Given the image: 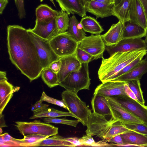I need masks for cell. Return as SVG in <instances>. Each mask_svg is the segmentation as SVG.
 <instances>
[{"label":"cell","instance_id":"cell-43","mask_svg":"<svg viewBox=\"0 0 147 147\" xmlns=\"http://www.w3.org/2000/svg\"><path fill=\"white\" fill-rule=\"evenodd\" d=\"M104 140L106 142H108L116 144H113L114 146H122L124 145L123 139L121 135H117L110 139Z\"/></svg>","mask_w":147,"mask_h":147},{"label":"cell","instance_id":"cell-5","mask_svg":"<svg viewBox=\"0 0 147 147\" xmlns=\"http://www.w3.org/2000/svg\"><path fill=\"white\" fill-rule=\"evenodd\" d=\"M49 42L59 58L75 55L79 43L67 31L58 34L49 40Z\"/></svg>","mask_w":147,"mask_h":147},{"label":"cell","instance_id":"cell-26","mask_svg":"<svg viewBox=\"0 0 147 147\" xmlns=\"http://www.w3.org/2000/svg\"><path fill=\"white\" fill-rule=\"evenodd\" d=\"M40 146L74 147L73 144L66 140L65 138L57 134L32 144L29 147Z\"/></svg>","mask_w":147,"mask_h":147},{"label":"cell","instance_id":"cell-58","mask_svg":"<svg viewBox=\"0 0 147 147\" xmlns=\"http://www.w3.org/2000/svg\"><path fill=\"white\" fill-rule=\"evenodd\" d=\"M36 109V107L34 105L32 106L31 109V110L32 111L34 112V110Z\"/></svg>","mask_w":147,"mask_h":147},{"label":"cell","instance_id":"cell-1","mask_svg":"<svg viewBox=\"0 0 147 147\" xmlns=\"http://www.w3.org/2000/svg\"><path fill=\"white\" fill-rule=\"evenodd\" d=\"M7 32V47L11 61L30 82L37 79L43 68L27 29L18 25H9Z\"/></svg>","mask_w":147,"mask_h":147},{"label":"cell","instance_id":"cell-47","mask_svg":"<svg viewBox=\"0 0 147 147\" xmlns=\"http://www.w3.org/2000/svg\"><path fill=\"white\" fill-rule=\"evenodd\" d=\"M125 91L126 95L129 97L137 101V98L135 95L127 84L126 82L125 85Z\"/></svg>","mask_w":147,"mask_h":147},{"label":"cell","instance_id":"cell-13","mask_svg":"<svg viewBox=\"0 0 147 147\" xmlns=\"http://www.w3.org/2000/svg\"><path fill=\"white\" fill-rule=\"evenodd\" d=\"M55 18L35 21L34 27L30 28L33 33L43 38L50 40L59 34Z\"/></svg>","mask_w":147,"mask_h":147},{"label":"cell","instance_id":"cell-37","mask_svg":"<svg viewBox=\"0 0 147 147\" xmlns=\"http://www.w3.org/2000/svg\"><path fill=\"white\" fill-rule=\"evenodd\" d=\"M122 123L124 127L131 131L147 136V125L143 123Z\"/></svg>","mask_w":147,"mask_h":147},{"label":"cell","instance_id":"cell-14","mask_svg":"<svg viewBox=\"0 0 147 147\" xmlns=\"http://www.w3.org/2000/svg\"><path fill=\"white\" fill-rule=\"evenodd\" d=\"M106 49L111 55L116 52H126L138 49H146L144 40L142 38L122 40L115 45L107 47Z\"/></svg>","mask_w":147,"mask_h":147},{"label":"cell","instance_id":"cell-21","mask_svg":"<svg viewBox=\"0 0 147 147\" xmlns=\"http://www.w3.org/2000/svg\"><path fill=\"white\" fill-rule=\"evenodd\" d=\"M19 89V87H14L7 80L0 82V114H2L13 93L18 91Z\"/></svg>","mask_w":147,"mask_h":147},{"label":"cell","instance_id":"cell-27","mask_svg":"<svg viewBox=\"0 0 147 147\" xmlns=\"http://www.w3.org/2000/svg\"><path fill=\"white\" fill-rule=\"evenodd\" d=\"M33 116L30 118L33 119L41 118H54L61 117H75L70 112L59 111L53 108L46 107L38 111L33 112Z\"/></svg>","mask_w":147,"mask_h":147},{"label":"cell","instance_id":"cell-20","mask_svg":"<svg viewBox=\"0 0 147 147\" xmlns=\"http://www.w3.org/2000/svg\"><path fill=\"white\" fill-rule=\"evenodd\" d=\"M61 10L67 12L69 15L75 13L83 17L87 12L84 6L79 0H56Z\"/></svg>","mask_w":147,"mask_h":147},{"label":"cell","instance_id":"cell-52","mask_svg":"<svg viewBox=\"0 0 147 147\" xmlns=\"http://www.w3.org/2000/svg\"><path fill=\"white\" fill-rule=\"evenodd\" d=\"M144 7L147 18V0H139Z\"/></svg>","mask_w":147,"mask_h":147},{"label":"cell","instance_id":"cell-34","mask_svg":"<svg viewBox=\"0 0 147 147\" xmlns=\"http://www.w3.org/2000/svg\"><path fill=\"white\" fill-rule=\"evenodd\" d=\"M127 84L135 95L137 101L143 105H145L142 91L140 80H133L126 82Z\"/></svg>","mask_w":147,"mask_h":147},{"label":"cell","instance_id":"cell-6","mask_svg":"<svg viewBox=\"0 0 147 147\" xmlns=\"http://www.w3.org/2000/svg\"><path fill=\"white\" fill-rule=\"evenodd\" d=\"M15 125L24 136L30 135H39L51 136L58 134V128L40 120L32 122L16 121Z\"/></svg>","mask_w":147,"mask_h":147},{"label":"cell","instance_id":"cell-15","mask_svg":"<svg viewBox=\"0 0 147 147\" xmlns=\"http://www.w3.org/2000/svg\"><path fill=\"white\" fill-rule=\"evenodd\" d=\"M129 22L136 24L147 30V18L139 0H132L129 10Z\"/></svg>","mask_w":147,"mask_h":147},{"label":"cell","instance_id":"cell-2","mask_svg":"<svg viewBox=\"0 0 147 147\" xmlns=\"http://www.w3.org/2000/svg\"><path fill=\"white\" fill-rule=\"evenodd\" d=\"M146 53V49H140L126 52H116L108 58L102 57L98 73L100 80L102 82L109 81L125 66Z\"/></svg>","mask_w":147,"mask_h":147},{"label":"cell","instance_id":"cell-45","mask_svg":"<svg viewBox=\"0 0 147 147\" xmlns=\"http://www.w3.org/2000/svg\"><path fill=\"white\" fill-rule=\"evenodd\" d=\"M0 137H1L3 140L5 142H15L18 144L17 142V139L12 137L8 133H5L3 134H1ZM18 145L19 146V145Z\"/></svg>","mask_w":147,"mask_h":147},{"label":"cell","instance_id":"cell-32","mask_svg":"<svg viewBox=\"0 0 147 147\" xmlns=\"http://www.w3.org/2000/svg\"><path fill=\"white\" fill-rule=\"evenodd\" d=\"M41 75L43 81L49 88L59 85L57 74L48 67L43 69Z\"/></svg>","mask_w":147,"mask_h":147},{"label":"cell","instance_id":"cell-18","mask_svg":"<svg viewBox=\"0 0 147 147\" xmlns=\"http://www.w3.org/2000/svg\"><path fill=\"white\" fill-rule=\"evenodd\" d=\"M124 25L119 20L117 23L113 24L105 33L101 35L106 46L115 45L122 40Z\"/></svg>","mask_w":147,"mask_h":147},{"label":"cell","instance_id":"cell-53","mask_svg":"<svg viewBox=\"0 0 147 147\" xmlns=\"http://www.w3.org/2000/svg\"><path fill=\"white\" fill-rule=\"evenodd\" d=\"M49 105H48L43 104L42 103L40 105L37 107L36 109L33 112L38 111L46 107H49Z\"/></svg>","mask_w":147,"mask_h":147},{"label":"cell","instance_id":"cell-46","mask_svg":"<svg viewBox=\"0 0 147 147\" xmlns=\"http://www.w3.org/2000/svg\"><path fill=\"white\" fill-rule=\"evenodd\" d=\"M67 141L73 144L74 147L76 146H82V144L80 141V138L76 137H70L65 138Z\"/></svg>","mask_w":147,"mask_h":147},{"label":"cell","instance_id":"cell-60","mask_svg":"<svg viewBox=\"0 0 147 147\" xmlns=\"http://www.w3.org/2000/svg\"><path fill=\"white\" fill-rule=\"evenodd\" d=\"M2 132H3L2 129L1 128H0V134H1V133H2Z\"/></svg>","mask_w":147,"mask_h":147},{"label":"cell","instance_id":"cell-23","mask_svg":"<svg viewBox=\"0 0 147 147\" xmlns=\"http://www.w3.org/2000/svg\"><path fill=\"white\" fill-rule=\"evenodd\" d=\"M132 0H121L112 9V16L116 17L123 23L129 22V10Z\"/></svg>","mask_w":147,"mask_h":147},{"label":"cell","instance_id":"cell-36","mask_svg":"<svg viewBox=\"0 0 147 147\" xmlns=\"http://www.w3.org/2000/svg\"><path fill=\"white\" fill-rule=\"evenodd\" d=\"M145 55V54H143L140 56L126 65L120 71L113 76L109 81L113 80L129 72L137 65L142 59L143 57Z\"/></svg>","mask_w":147,"mask_h":147},{"label":"cell","instance_id":"cell-10","mask_svg":"<svg viewBox=\"0 0 147 147\" xmlns=\"http://www.w3.org/2000/svg\"><path fill=\"white\" fill-rule=\"evenodd\" d=\"M101 35L92 34L85 36L79 42L78 47L91 55L93 60L103 57L106 49Z\"/></svg>","mask_w":147,"mask_h":147},{"label":"cell","instance_id":"cell-50","mask_svg":"<svg viewBox=\"0 0 147 147\" xmlns=\"http://www.w3.org/2000/svg\"><path fill=\"white\" fill-rule=\"evenodd\" d=\"M6 77V73L5 71H0V82L7 80Z\"/></svg>","mask_w":147,"mask_h":147},{"label":"cell","instance_id":"cell-8","mask_svg":"<svg viewBox=\"0 0 147 147\" xmlns=\"http://www.w3.org/2000/svg\"><path fill=\"white\" fill-rule=\"evenodd\" d=\"M110 97L128 112L147 125L146 106L141 105L127 95H118Z\"/></svg>","mask_w":147,"mask_h":147},{"label":"cell","instance_id":"cell-51","mask_svg":"<svg viewBox=\"0 0 147 147\" xmlns=\"http://www.w3.org/2000/svg\"><path fill=\"white\" fill-rule=\"evenodd\" d=\"M0 127L2 128L3 127H6L7 126L5 125L4 119V115L2 114H0Z\"/></svg>","mask_w":147,"mask_h":147},{"label":"cell","instance_id":"cell-31","mask_svg":"<svg viewBox=\"0 0 147 147\" xmlns=\"http://www.w3.org/2000/svg\"><path fill=\"white\" fill-rule=\"evenodd\" d=\"M110 121V127L104 140L110 139L131 131L124 127L122 123L119 120L114 119L112 117Z\"/></svg>","mask_w":147,"mask_h":147},{"label":"cell","instance_id":"cell-44","mask_svg":"<svg viewBox=\"0 0 147 147\" xmlns=\"http://www.w3.org/2000/svg\"><path fill=\"white\" fill-rule=\"evenodd\" d=\"M61 65V61L60 59L52 62L48 67L54 73L57 74L60 71Z\"/></svg>","mask_w":147,"mask_h":147},{"label":"cell","instance_id":"cell-61","mask_svg":"<svg viewBox=\"0 0 147 147\" xmlns=\"http://www.w3.org/2000/svg\"><path fill=\"white\" fill-rule=\"evenodd\" d=\"M146 107H147V106H146Z\"/></svg>","mask_w":147,"mask_h":147},{"label":"cell","instance_id":"cell-42","mask_svg":"<svg viewBox=\"0 0 147 147\" xmlns=\"http://www.w3.org/2000/svg\"><path fill=\"white\" fill-rule=\"evenodd\" d=\"M80 140L82 144V146H93L95 143L92 136L90 135L86 134L80 138Z\"/></svg>","mask_w":147,"mask_h":147},{"label":"cell","instance_id":"cell-12","mask_svg":"<svg viewBox=\"0 0 147 147\" xmlns=\"http://www.w3.org/2000/svg\"><path fill=\"white\" fill-rule=\"evenodd\" d=\"M110 109L112 117L123 123H142L138 118L123 109L111 97H105Z\"/></svg>","mask_w":147,"mask_h":147},{"label":"cell","instance_id":"cell-35","mask_svg":"<svg viewBox=\"0 0 147 147\" xmlns=\"http://www.w3.org/2000/svg\"><path fill=\"white\" fill-rule=\"evenodd\" d=\"M24 137L22 139H17V142L20 147H29L32 144L49 137L39 135H30Z\"/></svg>","mask_w":147,"mask_h":147},{"label":"cell","instance_id":"cell-11","mask_svg":"<svg viewBox=\"0 0 147 147\" xmlns=\"http://www.w3.org/2000/svg\"><path fill=\"white\" fill-rule=\"evenodd\" d=\"M126 82L111 80L103 82L98 85L94 91V95L105 97L118 95H127L125 91Z\"/></svg>","mask_w":147,"mask_h":147},{"label":"cell","instance_id":"cell-4","mask_svg":"<svg viewBox=\"0 0 147 147\" xmlns=\"http://www.w3.org/2000/svg\"><path fill=\"white\" fill-rule=\"evenodd\" d=\"M61 97L69 112L83 125L86 126L88 117L91 112L86 103L81 100L77 94L66 90L62 92Z\"/></svg>","mask_w":147,"mask_h":147},{"label":"cell","instance_id":"cell-28","mask_svg":"<svg viewBox=\"0 0 147 147\" xmlns=\"http://www.w3.org/2000/svg\"><path fill=\"white\" fill-rule=\"evenodd\" d=\"M80 23L82 24L83 29L85 32L92 34H100L104 30L96 20L90 16H86L83 17Z\"/></svg>","mask_w":147,"mask_h":147},{"label":"cell","instance_id":"cell-16","mask_svg":"<svg viewBox=\"0 0 147 147\" xmlns=\"http://www.w3.org/2000/svg\"><path fill=\"white\" fill-rule=\"evenodd\" d=\"M60 59L61 61V65L60 70L57 74L59 83L71 72L78 70L82 65V63L75 55L60 57Z\"/></svg>","mask_w":147,"mask_h":147},{"label":"cell","instance_id":"cell-40","mask_svg":"<svg viewBox=\"0 0 147 147\" xmlns=\"http://www.w3.org/2000/svg\"><path fill=\"white\" fill-rule=\"evenodd\" d=\"M75 55L79 61L82 63H89L93 60L92 56L78 47Z\"/></svg>","mask_w":147,"mask_h":147},{"label":"cell","instance_id":"cell-25","mask_svg":"<svg viewBox=\"0 0 147 147\" xmlns=\"http://www.w3.org/2000/svg\"><path fill=\"white\" fill-rule=\"evenodd\" d=\"M93 112L105 116L111 115V113L106 98L98 95H94L91 101Z\"/></svg>","mask_w":147,"mask_h":147},{"label":"cell","instance_id":"cell-39","mask_svg":"<svg viewBox=\"0 0 147 147\" xmlns=\"http://www.w3.org/2000/svg\"><path fill=\"white\" fill-rule=\"evenodd\" d=\"M42 102L45 101L63 107L68 111V109L63 100H59L47 96L43 92L39 100Z\"/></svg>","mask_w":147,"mask_h":147},{"label":"cell","instance_id":"cell-3","mask_svg":"<svg viewBox=\"0 0 147 147\" xmlns=\"http://www.w3.org/2000/svg\"><path fill=\"white\" fill-rule=\"evenodd\" d=\"M88 63H82L80 68L78 71L69 74L59 85L66 90L77 94L83 89L89 90L90 79L89 76Z\"/></svg>","mask_w":147,"mask_h":147},{"label":"cell","instance_id":"cell-54","mask_svg":"<svg viewBox=\"0 0 147 147\" xmlns=\"http://www.w3.org/2000/svg\"><path fill=\"white\" fill-rule=\"evenodd\" d=\"M97 1L106 3H114V0H93Z\"/></svg>","mask_w":147,"mask_h":147},{"label":"cell","instance_id":"cell-17","mask_svg":"<svg viewBox=\"0 0 147 147\" xmlns=\"http://www.w3.org/2000/svg\"><path fill=\"white\" fill-rule=\"evenodd\" d=\"M113 3H106L93 0L87 2L84 6L87 12L95 15L96 18H103L112 16Z\"/></svg>","mask_w":147,"mask_h":147},{"label":"cell","instance_id":"cell-48","mask_svg":"<svg viewBox=\"0 0 147 147\" xmlns=\"http://www.w3.org/2000/svg\"><path fill=\"white\" fill-rule=\"evenodd\" d=\"M104 140L95 142L93 146L96 147H105L114 146L113 144H109Z\"/></svg>","mask_w":147,"mask_h":147},{"label":"cell","instance_id":"cell-30","mask_svg":"<svg viewBox=\"0 0 147 147\" xmlns=\"http://www.w3.org/2000/svg\"><path fill=\"white\" fill-rule=\"evenodd\" d=\"M79 22L75 16L70 17L69 26L67 31L75 39L79 42L86 36L85 32L78 26Z\"/></svg>","mask_w":147,"mask_h":147},{"label":"cell","instance_id":"cell-33","mask_svg":"<svg viewBox=\"0 0 147 147\" xmlns=\"http://www.w3.org/2000/svg\"><path fill=\"white\" fill-rule=\"evenodd\" d=\"M68 13L61 10L55 19L58 33L60 34L67 31L69 26L70 19Z\"/></svg>","mask_w":147,"mask_h":147},{"label":"cell","instance_id":"cell-7","mask_svg":"<svg viewBox=\"0 0 147 147\" xmlns=\"http://www.w3.org/2000/svg\"><path fill=\"white\" fill-rule=\"evenodd\" d=\"M27 31L36 47L43 69L48 67L52 62L60 59L51 48L49 40L38 36L30 28Z\"/></svg>","mask_w":147,"mask_h":147},{"label":"cell","instance_id":"cell-55","mask_svg":"<svg viewBox=\"0 0 147 147\" xmlns=\"http://www.w3.org/2000/svg\"><path fill=\"white\" fill-rule=\"evenodd\" d=\"M145 39L144 40L145 42L146 43V53L145 55V59H146V60H147V31L146 32V33L145 36Z\"/></svg>","mask_w":147,"mask_h":147},{"label":"cell","instance_id":"cell-22","mask_svg":"<svg viewBox=\"0 0 147 147\" xmlns=\"http://www.w3.org/2000/svg\"><path fill=\"white\" fill-rule=\"evenodd\" d=\"M124 144L122 146H147V136L130 131L121 134Z\"/></svg>","mask_w":147,"mask_h":147},{"label":"cell","instance_id":"cell-9","mask_svg":"<svg viewBox=\"0 0 147 147\" xmlns=\"http://www.w3.org/2000/svg\"><path fill=\"white\" fill-rule=\"evenodd\" d=\"M110 126V121L107 120L104 116L91 113L87 122L86 135L96 136L104 140Z\"/></svg>","mask_w":147,"mask_h":147},{"label":"cell","instance_id":"cell-38","mask_svg":"<svg viewBox=\"0 0 147 147\" xmlns=\"http://www.w3.org/2000/svg\"><path fill=\"white\" fill-rule=\"evenodd\" d=\"M42 119L46 123L62 124L75 127H76L78 124L80 122V121L78 119L75 120H70L66 119L65 118L61 119L56 117L44 118Z\"/></svg>","mask_w":147,"mask_h":147},{"label":"cell","instance_id":"cell-49","mask_svg":"<svg viewBox=\"0 0 147 147\" xmlns=\"http://www.w3.org/2000/svg\"><path fill=\"white\" fill-rule=\"evenodd\" d=\"M8 0H0V14L3 13V11L8 3Z\"/></svg>","mask_w":147,"mask_h":147},{"label":"cell","instance_id":"cell-41","mask_svg":"<svg viewBox=\"0 0 147 147\" xmlns=\"http://www.w3.org/2000/svg\"><path fill=\"white\" fill-rule=\"evenodd\" d=\"M18 12L20 19L26 18V12L24 8V0H14Z\"/></svg>","mask_w":147,"mask_h":147},{"label":"cell","instance_id":"cell-57","mask_svg":"<svg viewBox=\"0 0 147 147\" xmlns=\"http://www.w3.org/2000/svg\"><path fill=\"white\" fill-rule=\"evenodd\" d=\"M121 0H114L113 5H115L119 3Z\"/></svg>","mask_w":147,"mask_h":147},{"label":"cell","instance_id":"cell-29","mask_svg":"<svg viewBox=\"0 0 147 147\" xmlns=\"http://www.w3.org/2000/svg\"><path fill=\"white\" fill-rule=\"evenodd\" d=\"M35 13L36 21H41L55 18L59 14V11L52 9L47 4H42L36 9Z\"/></svg>","mask_w":147,"mask_h":147},{"label":"cell","instance_id":"cell-59","mask_svg":"<svg viewBox=\"0 0 147 147\" xmlns=\"http://www.w3.org/2000/svg\"><path fill=\"white\" fill-rule=\"evenodd\" d=\"M50 1L53 3V5H54V6L55 7V3L54 2L53 0H50Z\"/></svg>","mask_w":147,"mask_h":147},{"label":"cell","instance_id":"cell-19","mask_svg":"<svg viewBox=\"0 0 147 147\" xmlns=\"http://www.w3.org/2000/svg\"><path fill=\"white\" fill-rule=\"evenodd\" d=\"M147 73V60L142 59L134 68L129 72L124 74L113 80L125 82L140 79L144 74Z\"/></svg>","mask_w":147,"mask_h":147},{"label":"cell","instance_id":"cell-24","mask_svg":"<svg viewBox=\"0 0 147 147\" xmlns=\"http://www.w3.org/2000/svg\"><path fill=\"white\" fill-rule=\"evenodd\" d=\"M127 22L124 26L122 40L142 38L145 36L147 30L136 24Z\"/></svg>","mask_w":147,"mask_h":147},{"label":"cell","instance_id":"cell-56","mask_svg":"<svg viewBox=\"0 0 147 147\" xmlns=\"http://www.w3.org/2000/svg\"><path fill=\"white\" fill-rule=\"evenodd\" d=\"M82 4L84 6L86 3L90 0H79Z\"/></svg>","mask_w":147,"mask_h":147}]
</instances>
